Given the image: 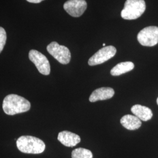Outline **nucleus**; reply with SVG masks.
Here are the masks:
<instances>
[{
  "label": "nucleus",
  "mask_w": 158,
  "mask_h": 158,
  "mask_svg": "<svg viewBox=\"0 0 158 158\" xmlns=\"http://www.w3.org/2000/svg\"><path fill=\"white\" fill-rule=\"evenodd\" d=\"M87 6L85 0H68L64 4L63 8L72 17H79L85 12Z\"/></svg>",
  "instance_id": "nucleus-8"
},
{
  "label": "nucleus",
  "mask_w": 158,
  "mask_h": 158,
  "mask_svg": "<svg viewBox=\"0 0 158 158\" xmlns=\"http://www.w3.org/2000/svg\"><path fill=\"white\" fill-rule=\"evenodd\" d=\"M57 139L63 145L68 147H75L81 141V138L78 135L68 131L59 132Z\"/></svg>",
  "instance_id": "nucleus-9"
},
{
  "label": "nucleus",
  "mask_w": 158,
  "mask_h": 158,
  "mask_svg": "<svg viewBox=\"0 0 158 158\" xmlns=\"http://www.w3.org/2000/svg\"><path fill=\"white\" fill-rule=\"evenodd\" d=\"M137 40L144 46H153L158 43V27H148L138 33Z\"/></svg>",
  "instance_id": "nucleus-5"
},
{
  "label": "nucleus",
  "mask_w": 158,
  "mask_h": 158,
  "mask_svg": "<svg viewBox=\"0 0 158 158\" xmlns=\"http://www.w3.org/2000/svg\"><path fill=\"white\" fill-rule=\"evenodd\" d=\"M18 149L25 153L39 154L44 152L45 144L40 138L32 136H21L17 141Z\"/></svg>",
  "instance_id": "nucleus-2"
},
{
  "label": "nucleus",
  "mask_w": 158,
  "mask_h": 158,
  "mask_svg": "<svg viewBox=\"0 0 158 158\" xmlns=\"http://www.w3.org/2000/svg\"><path fill=\"white\" fill-rule=\"evenodd\" d=\"M134 68V64L131 62L119 63L111 69L110 73L114 76H118L131 71Z\"/></svg>",
  "instance_id": "nucleus-13"
},
{
  "label": "nucleus",
  "mask_w": 158,
  "mask_h": 158,
  "mask_svg": "<svg viewBox=\"0 0 158 158\" xmlns=\"http://www.w3.org/2000/svg\"><path fill=\"white\" fill-rule=\"evenodd\" d=\"M2 108L6 114L13 115L29 111L31 108V103L21 96L9 94L3 100Z\"/></svg>",
  "instance_id": "nucleus-1"
},
{
  "label": "nucleus",
  "mask_w": 158,
  "mask_h": 158,
  "mask_svg": "<svg viewBox=\"0 0 158 158\" xmlns=\"http://www.w3.org/2000/svg\"><path fill=\"white\" fill-rule=\"evenodd\" d=\"M131 111L135 116L138 117L140 120L147 121L152 118L153 116L152 110L145 106L139 104H136L131 108Z\"/></svg>",
  "instance_id": "nucleus-11"
},
{
  "label": "nucleus",
  "mask_w": 158,
  "mask_h": 158,
  "mask_svg": "<svg viewBox=\"0 0 158 158\" xmlns=\"http://www.w3.org/2000/svg\"><path fill=\"white\" fill-rule=\"evenodd\" d=\"M29 58L35 64L40 73L46 76L50 74V63L44 55L36 50H31L29 52Z\"/></svg>",
  "instance_id": "nucleus-6"
},
{
  "label": "nucleus",
  "mask_w": 158,
  "mask_h": 158,
  "mask_svg": "<svg viewBox=\"0 0 158 158\" xmlns=\"http://www.w3.org/2000/svg\"><path fill=\"white\" fill-rule=\"evenodd\" d=\"M47 51L55 59L63 64H67L71 59L69 49L64 46L60 45L56 42H52L47 46Z\"/></svg>",
  "instance_id": "nucleus-4"
},
{
  "label": "nucleus",
  "mask_w": 158,
  "mask_h": 158,
  "mask_svg": "<svg viewBox=\"0 0 158 158\" xmlns=\"http://www.w3.org/2000/svg\"><path fill=\"white\" fill-rule=\"evenodd\" d=\"M27 1H28L29 2H31V3L38 4V3H40V2H42V1H44V0H27Z\"/></svg>",
  "instance_id": "nucleus-16"
},
{
  "label": "nucleus",
  "mask_w": 158,
  "mask_h": 158,
  "mask_svg": "<svg viewBox=\"0 0 158 158\" xmlns=\"http://www.w3.org/2000/svg\"><path fill=\"white\" fill-rule=\"evenodd\" d=\"M102 46H103L104 47V46H106V44H102Z\"/></svg>",
  "instance_id": "nucleus-17"
},
{
  "label": "nucleus",
  "mask_w": 158,
  "mask_h": 158,
  "mask_svg": "<svg viewBox=\"0 0 158 158\" xmlns=\"http://www.w3.org/2000/svg\"><path fill=\"white\" fill-rule=\"evenodd\" d=\"M117 52L116 48L113 46H104L91 57L88 63L90 66H96L106 62L115 56Z\"/></svg>",
  "instance_id": "nucleus-7"
},
{
  "label": "nucleus",
  "mask_w": 158,
  "mask_h": 158,
  "mask_svg": "<svg viewBox=\"0 0 158 158\" xmlns=\"http://www.w3.org/2000/svg\"><path fill=\"white\" fill-rule=\"evenodd\" d=\"M145 10L146 4L144 0H127L121 15L124 19H136L141 16Z\"/></svg>",
  "instance_id": "nucleus-3"
},
{
  "label": "nucleus",
  "mask_w": 158,
  "mask_h": 158,
  "mask_svg": "<svg viewBox=\"0 0 158 158\" xmlns=\"http://www.w3.org/2000/svg\"><path fill=\"white\" fill-rule=\"evenodd\" d=\"M156 102H157V104H158V98H157V101H156Z\"/></svg>",
  "instance_id": "nucleus-18"
},
{
  "label": "nucleus",
  "mask_w": 158,
  "mask_h": 158,
  "mask_svg": "<svg viewBox=\"0 0 158 158\" xmlns=\"http://www.w3.org/2000/svg\"><path fill=\"white\" fill-rule=\"evenodd\" d=\"M120 123L125 128L128 130H136L139 128L141 126V120L138 117L132 115H125L123 117Z\"/></svg>",
  "instance_id": "nucleus-12"
},
{
  "label": "nucleus",
  "mask_w": 158,
  "mask_h": 158,
  "mask_svg": "<svg viewBox=\"0 0 158 158\" xmlns=\"http://www.w3.org/2000/svg\"><path fill=\"white\" fill-rule=\"evenodd\" d=\"M114 90L111 87H102L94 91L89 97L90 102L106 100L112 98L114 95Z\"/></svg>",
  "instance_id": "nucleus-10"
},
{
  "label": "nucleus",
  "mask_w": 158,
  "mask_h": 158,
  "mask_svg": "<svg viewBox=\"0 0 158 158\" xmlns=\"http://www.w3.org/2000/svg\"><path fill=\"white\" fill-rule=\"evenodd\" d=\"M72 158H93V153L90 150L85 148H77L72 153Z\"/></svg>",
  "instance_id": "nucleus-14"
},
{
  "label": "nucleus",
  "mask_w": 158,
  "mask_h": 158,
  "mask_svg": "<svg viewBox=\"0 0 158 158\" xmlns=\"http://www.w3.org/2000/svg\"><path fill=\"white\" fill-rule=\"evenodd\" d=\"M6 40V34L5 29L0 27V53L2 51Z\"/></svg>",
  "instance_id": "nucleus-15"
}]
</instances>
